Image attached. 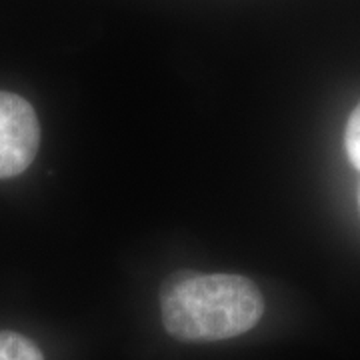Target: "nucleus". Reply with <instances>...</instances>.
I'll use <instances>...</instances> for the list:
<instances>
[{
  "instance_id": "nucleus-5",
  "label": "nucleus",
  "mask_w": 360,
  "mask_h": 360,
  "mask_svg": "<svg viewBox=\"0 0 360 360\" xmlns=\"http://www.w3.org/2000/svg\"><path fill=\"white\" fill-rule=\"evenodd\" d=\"M359 202H360V193H359Z\"/></svg>"
},
{
  "instance_id": "nucleus-1",
  "label": "nucleus",
  "mask_w": 360,
  "mask_h": 360,
  "mask_svg": "<svg viewBox=\"0 0 360 360\" xmlns=\"http://www.w3.org/2000/svg\"><path fill=\"white\" fill-rule=\"evenodd\" d=\"M264 300L252 281L238 274H182L162 290V322L184 342H214L257 326Z\"/></svg>"
},
{
  "instance_id": "nucleus-2",
  "label": "nucleus",
  "mask_w": 360,
  "mask_h": 360,
  "mask_svg": "<svg viewBox=\"0 0 360 360\" xmlns=\"http://www.w3.org/2000/svg\"><path fill=\"white\" fill-rule=\"evenodd\" d=\"M40 124L22 96L0 90V179H13L32 165L39 153Z\"/></svg>"
},
{
  "instance_id": "nucleus-4",
  "label": "nucleus",
  "mask_w": 360,
  "mask_h": 360,
  "mask_svg": "<svg viewBox=\"0 0 360 360\" xmlns=\"http://www.w3.org/2000/svg\"><path fill=\"white\" fill-rule=\"evenodd\" d=\"M345 146H347L348 160L352 162V167L360 170V103L348 118L347 130H345Z\"/></svg>"
},
{
  "instance_id": "nucleus-3",
  "label": "nucleus",
  "mask_w": 360,
  "mask_h": 360,
  "mask_svg": "<svg viewBox=\"0 0 360 360\" xmlns=\"http://www.w3.org/2000/svg\"><path fill=\"white\" fill-rule=\"evenodd\" d=\"M0 360H44V356L30 338L13 330H0Z\"/></svg>"
}]
</instances>
